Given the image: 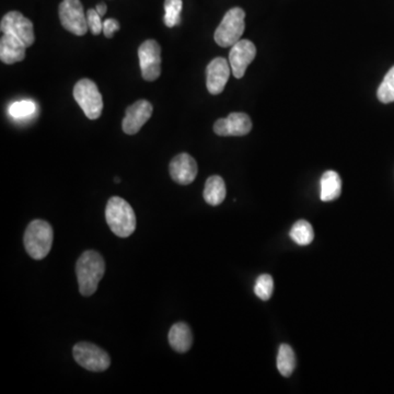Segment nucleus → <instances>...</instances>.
Listing matches in <instances>:
<instances>
[{
    "label": "nucleus",
    "mask_w": 394,
    "mask_h": 394,
    "mask_svg": "<svg viewBox=\"0 0 394 394\" xmlns=\"http://www.w3.org/2000/svg\"><path fill=\"white\" fill-rule=\"evenodd\" d=\"M105 273V262L97 251L88 250L81 254L76 264L79 292L85 297H90L97 292L99 282Z\"/></svg>",
    "instance_id": "1"
},
{
    "label": "nucleus",
    "mask_w": 394,
    "mask_h": 394,
    "mask_svg": "<svg viewBox=\"0 0 394 394\" xmlns=\"http://www.w3.org/2000/svg\"><path fill=\"white\" fill-rule=\"evenodd\" d=\"M105 219L113 234L119 238H127L136 230V215L122 197L113 196L107 201Z\"/></svg>",
    "instance_id": "2"
},
{
    "label": "nucleus",
    "mask_w": 394,
    "mask_h": 394,
    "mask_svg": "<svg viewBox=\"0 0 394 394\" xmlns=\"http://www.w3.org/2000/svg\"><path fill=\"white\" fill-rule=\"evenodd\" d=\"M53 240V228L49 222L41 219L30 222L23 238L28 254L35 260H43L49 256Z\"/></svg>",
    "instance_id": "3"
},
{
    "label": "nucleus",
    "mask_w": 394,
    "mask_h": 394,
    "mask_svg": "<svg viewBox=\"0 0 394 394\" xmlns=\"http://www.w3.org/2000/svg\"><path fill=\"white\" fill-rule=\"evenodd\" d=\"M246 13L241 8H232L222 18L220 25L215 31L214 39L219 47H234L240 41L246 29Z\"/></svg>",
    "instance_id": "4"
},
{
    "label": "nucleus",
    "mask_w": 394,
    "mask_h": 394,
    "mask_svg": "<svg viewBox=\"0 0 394 394\" xmlns=\"http://www.w3.org/2000/svg\"><path fill=\"white\" fill-rule=\"evenodd\" d=\"M73 97L78 103L85 117L97 119L101 117L103 109L102 95L97 85L90 79H81L73 88Z\"/></svg>",
    "instance_id": "5"
},
{
    "label": "nucleus",
    "mask_w": 394,
    "mask_h": 394,
    "mask_svg": "<svg viewBox=\"0 0 394 394\" xmlns=\"http://www.w3.org/2000/svg\"><path fill=\"white\" fill-rule=\"evenodd\" d=\"M73 354L77 364L89 371H105L111 365L109 354L92 343L81 342L76 344L73 348Z\"/></svg>",
    "instance_id": "6"
},
{
    "label": "nucleus",
    "mask_w": 394,
    "mask_h": 394,
    "mask_svg": "<svg viewBox=\"0 0 394 394\" xmlns=\"http://www.w3.org/2000/svg\"><path fill=\"white\" fill-rule=\"evenodd\" d=\"M59 19L67 31L78 37H83L89 30L80 0H63L59 5Z\"/></svg>",
    "instance_id": "7"
},
{
    "label": "nucleus",
    "mask_w": 394,
    "mask_h": 394,
    "mask_svg": "<svg viewBox=\"0 0 394 394\" xmlns=\"http://www.w3.org/2000/svg\"><path fill=\"white\" fill-rule=\"evenodd\" d=\"M0 29L4 35H10L19 39L25 47L33 45L35 41V30L31 20L19 11H10L4 16Z\"/></svg>",
    "instance_id": "8"
},
{
    "label": "nucleus",
    "mask_w": 394,
    "mask_h": 394,
    "mask_svg": "<svg viewBox=\"0 0 394 394\" xmlns=\"http://www.w3.org/2000/svg\"><path fill=\"white\" fill-rule=\"evenodd\" d=\"M141 75L147 81H155L161 73V47L155 40H147L138 49Z\"/></svg>",
    "instance_id": "9"
},
{
    "label": "nucleus",
    "mask_w": 394,
    "mask_h": 394,
    "mask_svg": "<svg viewBox=\"0 0 394 394\" xmlns=\"http://www.w3.org/2000/svg\"><path fill=\"white\" fill-rule=\"evenodd\" d=\"M256 45L249 40H240L232 47V51L229 53V64L237 79L244 77L249 65L256 59Z\"/></svg>",
    "instance_id": "10"
},
{
    "label": "nucleus",
    "mask_w": 394,
    "mask_h": 394,
    "mask_svg": "<svg viewBox=\"0 0 394 394\" xmlns=\"http://www.w3.org/2000/svg\"><path fill=\"white\" fill-rule=\"evenodd\" d=\"M252 129V122L246 113H232L226 119H219L214 125L218 136H246Z\"/></svg>",
    "instance_id": "11"
},
{
    "label": "nucleus",
    "mask_w": 394,
    "mask_h": 394,
    "mask_svg": "<svg viewBox=\"0 0 394 394\" xmlns=\"http://www.w3.org/2000/svg\"><path fill=\"white\" fill-rule=\"evenodd\" d=\"M153 105L147 100H138L127 107L122 127L125 134L135 135L146 124L153 114Z\"/></svg>",
    "instance_id": "12"
},
{
    "label": "nucleus",
    "mask_w": 394,
    "mask_h": 394,
    "mask_svg": "<svg viewBox=\"0 0 394 394\" xmlns=\"http://www.w3.org/2000/svg\"><path fill=\"white\" fill-rule=\"evenodd\" d=\"M232 73V67L224 57L213 59L207 66V90L210 95H219L224 91L229 77Z\"/></svg>",
    "instance_id": "13"
},
{
    "label": "nucleus",
    "mask_w": 394,
    "mask_h": 394,
    "mask_svg": "<svg viewBox=\"0 0 394 394\" xmlns=\"http://www.w3.org/2000/svg\"><path fill=\"white\" fill-rule=\"evenodd\" d=\"M169 172L174 182L181 185H189L196 179L198 168L197 163L189 153H180L171 160Z\"/></svg>",
    "instance_id": "14"
},
{
    "label": "nucleus",
    "mask_w": 394,
    "mask_h": 394,
    "mask_svg": "<svg viewBox=\"0 0 394 394\" xmlns=\"http://www.w3.org/2000/svg\"><path fill=\"white\" fill-rule=\"evenodd\" d=\"M25 49L27 47L25 44L13 35H4L0 40V59L7 65L23 61Z\"/></svg>",
    "instance_id": "15"
},
{
    "label": "nucleus",
    "mask_w": 394,
    "mask_h": 394,
    "mask_svg": "<svg viewBox=\"0 0 394 394\" xmlns=\"http://www.w3.org/2000/svg\"><path fill=\"white\" fill-rule=\"evenodd\" d=\"M169 344L178 353H186L192 347L193 334L190 326L178 322L171 326L168 335Z\"/></svg>",
    "instance_id": "16"
},
{
    "label": "nucleus",
    "mask_w": 394,
    "mask_h": 394,
    "mask_svg": "<svg viewBox=\"0 0 394 394\" xmlns=\"http://www.w3.org/2000/svg\"><path fill=\"white\" fill-rule=\"evenodd\" d=\"M320 198L322 202H332L340 197L342 192L341 177L333 170H328L322 175L320 181Z\"/></svg>",
    "instance_id": "17"
},
{
    "label": "nucleus",
    "mask_w": 394,
    "mask_h": 394,
    "mask_svg": "<svg viewBox=\"0 0 394 394\" xmlns=\"http://www.w3.org/2000/svg\"><path fill=\"white\" fill-rule=\"evenodd\" d=\"M226 184L219 175H213L205 183L204 200L210 206H218L226 198Z\"/></svg>",
    "instance_id": "18"
},
{
    "label": "nucleus",
    "mask_w": 394,
    "mask_h": 394,
    "mask_svg": "<svg viewBox=\"0 0 394 394\" xmlns=\"http://www.w3.org/2000/svg\"><path fill=\"white\" fill-rule=\"evenodd\" d=\"M277 369L282 377H290L296 368V356L292 348L287 344H282L278 350Z\"/></svg>",
    "instance_id": "19"
},
{
    "label": "nucleus",
    "mask_w": 394,
    "mask_h": 394,
    "mask_svg": "<svg viewBox=\"0 0 394 394\" xmlns=\"http://www.w3.org/2000/svg\"><path fill=\"white\" fill-rule=\"evenodd\" d=\"M289 236L299 246H308L314 241V228L306 220H298L290 229Z\"/></svg>",
    "instance_id": "20"
},
{
    "label": "nucleus",
    "mask_w": 394,
    "mask_h": 394,
    "mask_svg": "<svg viewBox=\"0 0 394 394\" xmlns=\"http://www.w3.org/2000/svg\"><path fill=\"white\" fill-rule=\"evenodd\" d=\"M182 0H166L165 1V17L163 21L168 28L180 25L181 11H182Z\"/></svg>",
    "instance_id": "21"
},
{
    "label": "nucleus",
    "mask_w": 394,
    "mask_h": 394,
    "mask_svg": "<svg viewBox=\"0 0 394 394\" xmlns=\"http://www.w3.org/2000/svg\"><path fill=\"white\" fill-rule=\"evenodd\" d=\"M377 97L380 102H394V66L388 71L381 85L378 88Z\"/></svg>",
    "instance_id": "22"
},
{
    "label": "nucleus",
    "mask_w": 394,
    "mask_h": 394,
    "mask_svg": "<svg viewBox=\"0 0 394 394\" xmlns=\"http://www.w3.org/2000/svg\"><path fill=\"white\" fill-rule=\"evenodd\" d=\"M35 109H37V105L33 101H17L10 105L9 114L13 119H25L35 114Z\"/></svg>",
    "instance_id": "23"
},
{
    "label": "nucleus",
    "mask_w": 394,
    "mask_h": 394,
    "mask_svg": "<svg viewBox=\"0 0 394 394\" xmlns=\"http://www.w3.org/2000/svg\"><path fill=\"white\" fill-rule=\"evenodd\" d=\"M273 290H274V280L268 274H263L256 280L254 285V292L256 296L263 302H268L272 297Z\"/></svg>",
    "instance_id": "24"
},
{
    "label": "nucleus",
    "mask_w": 394,
    "mask_h": 394,
    "mask_svg": "<svg viewBox=\"0 0 394 394\" xmlns=\"http://www.w3.org/2000/svg\"><path fill=\"white\" fill-rule=\"evenodd\" d=\"M88 27L93 35H99L103 32L102 17L95 9H89L87 13Z\"/></svg>",
    "instance_id": "25"
},
{
    "label": "nucleus",
    "mask_w": 394,
    "mask_h": 394,
    "mask_svg": "<svg viewBox=\"0 0 394 394\" xmlns=\"http://www.w3.org/2000/svg\"><path fill=\"white\" fill-rule=\"evenodd\" d=\"M119 23L117 20L112 19H107L105 21H103V33H105V37L107 39H111L114 35L115 32L119 31Z\"/></svg>",
    "instance_id": "26"
},
{
    "label": "nucleus",
    "mask_w": 394,
    "mask_h": 394,
    "mask_svg": "<svg viewBox=\"0 0 394 394\" xmlns=\"http://www.w3.org/2000/svg\"><path fill=\"white\" fill-rule=\"evenodd\" d=\"M95 10H97V13H99V15H100L101 17H103V16H105V13H107V5H105V4L101 3L99 4V5H97V7H95Z\"/></svg>",
    "instance_id": "27"
}]
</instances>
